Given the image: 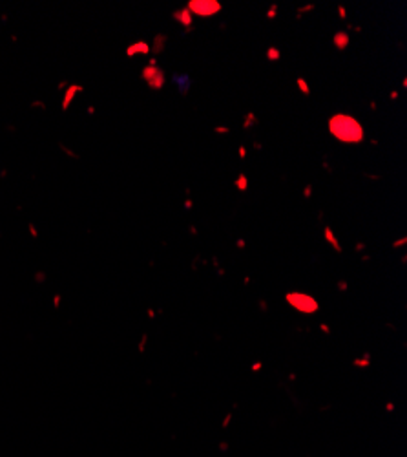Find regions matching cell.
Segmentation results:
<instances>
[{
  "label": "cell",
  "mask_w": 407,
  "mask_h": 457,
  "mask_svg": "<svg viewBox=\"0 0 407 457\" xmlns=\"http://www.w3.org/2000/svg\"><path fill=\"white\" fill-rule=\"evenodd\" d=\"M329 132L342 143H360L364 139V128L358 119L345 113H338L329 119Z\"/></svg>",
  "instance_id": "1"
},
{
  "label": "cell",
  "mask_w": 407,
  "mask_h": 457,
  "mask_svg": "<svg viewBox=\"0 0 407 457\" xmlns=\"http://www.w3.org/2000/svg\"><path fill=\"white\" fill-rule=\"evenodd\" d=\"M187 10L199 17H212L217 11H221V4L217 0H190Z\"/></svg>",
  "instance_id": "2"
},
{
  "label": "cell",
  "mask_w": 407,
  "mask_h": 457,
  "mask_svg": "<svg viewBox=\"0 0 407 457\" xmlns=\"http://www.w3.org/2000/svg\"><path fill=\"white\" fill-rule=\"evenodd\" d=\"M143 77H145V81L148 83V86L154 90H159L161 86L164 84V73L161 68H157V66L152 62L148 68H145L143 70Z\"/></svg>",
  "instance_id": "3"
},
{
  "label": "cell",
  "mask_w": 407,
  "mask_h": 457,
  "mask_svg": "<svg viewBox=\"0 0 407 457\" xmlns=\"http://www.w3.org/2000/svg\"><path fill=\"white\" fill-rule=\"evenodd\" d=\"M289 298H290V302L296 303V306H298V308H301L303 311H314V309H316V303L310 300V296H301V298H303L301 302H300V300H296L292 294H290Z\"/></svg>",
  "instance_id": "4"
},
{
  "label": "cell",
  "mask_w": 407,
  "mask_h": 457,
  "mask_svg": "<svg viewBox=\"0 0 407 457\" xmlns=\"http://www.w3.org/2000/svg\"><path fill=\"white\" fill-rule=\"evenodd\" d=\"M349 42H351V37L347 35V33H336L334 35V46L338 48V50H345L347 46H349Z\"/></svg>",
  "instance_id": "5"
},
{
  "label": "cell",
  "mask_w": 407,
  "mask_h": 457,
  "mask_svg": "<svg viewBox=\"0 0 407 457\" xmlns=\"http://www.w3.org/2000/svg\"><path fill=\"white\" fill-rule=\"evenodd\" d=\"M175 19H179V22H181L183 26H187V28L192 26V13H190L187 8L181 10V11H177V13H175Z\"/></svg>",
  "instance_id": "6"
},
{
  "label": "cell",
  "mask_w": 407,
  "mask_h": 457,
  "mask_svg": "<svg viewBox=\"0 0 407 457\" xmlns=\"http://www.w3.org/2000/svg\"><path fill=\"white\" fill-rule=\"evenodd\" d=\"M148 52H150V46L145 44V42H139V44H135V46H131L130 50H128L130 55H133V53H148Z\"/></svg>",
  "instance_id": "7"
},
{
  "label": "cell",
  "mask_w": 407,
  "mask_h": 457,
  "mask_svg": "<svg viewBox=\"0 0 407 457\" xmlns=\"http://www.w3.org/2000/svg\"><path fill=\"white\" fill-rule=\"evenodd\" d=\"M298 86H300L301 94H303V95H309L310 94V88L307 86V83H305L303 79H298Z\"/></svg>",
  "instance_id": "8"
},
{
  "label": "cell",
  "mask_w": 407,
  "mask_h": 457,
  "mask_svg": "<svg viewBox=\"0 0 407 457\" xmlns=\"http://www.w3.org/2000/svg\"><path fill=\"white\" fill-rule=\"evenodd\" d=\"M236 185H238V188H241V191H245V188L248 187V183H247V177L241 174V176L238 177V181H236Z\"/></svg>",
  "instance_id": "9"
},
{
  "label": "cell",
  "mask_w": 407,
  "mask_h": 457,
  "mask_svg": "<svg viewBox=\"0 0 407 457\" xmlns=\"http://www.w3.org/2000/svg\"><path fill=\"white\" fill-rule=\"evenodd\" d=\"M325 236H327V238H329V242H331V243H332V245H334V247H336V249H338V251H340V245H338L336 238H334V236H332V233H331V228H329V227H327V228H325Z\"/></svg>",
  "instance_id": "10"
},
{
  "label": "cell",
  "mask_w": 407,
  "mask_h": 457,
  "mask_svg": "<svg viewBox=\"0 0 407 457\" xmlns=\"http://www.w3.org/2000/svg\"><path fill=\"white\" fill-rule=\"evenodd\" d=\"M267 57L270 59V61H278V59L281 57V53L278 52L276 48H270V50H268V53H267Z\"/></svg>",
  "instance_id": "11"
},
{
  "label": "cell",
  "mask_w": 407,
  "mask_h": 457,
  "mask_svg": "<svg viewBox=\"0 0 407 457\" xmlns=\"http://www.w3.org/2000/svg\"><path fill=\"white\" fill-rule=\"evenodd\" d=\"M310 192H312V188H305V198H310Z\"/></svg>",
  "instance_id": "12"
}]
</instances>
